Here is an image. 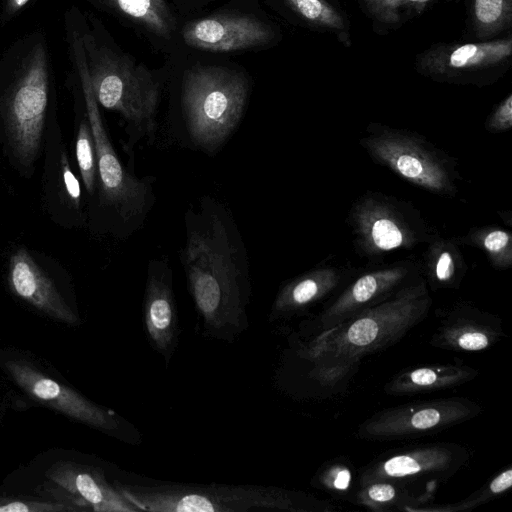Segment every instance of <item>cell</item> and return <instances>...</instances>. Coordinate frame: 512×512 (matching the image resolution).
Segmentation results:
<instances>
[{
    "label": "cell",
    "instance_id": "7a4b0ae2",
    "mask_svg": "<svg viewBox=\"0 0 512 512\" xmlns=\"http://www.w3.org/2000/svg\"><path fill=\"white\" fill-rule=\"evenodd\" d=\"M69 43L80 76L87 119L95 145L99 203L109 217L111 230L117 237L126 239L141 229L155 203V178L137 177L118 157L93 93L79 31H69Z\"/></svg>",
    "mask_w": 512,
    "mask_h": 512
},
{
    "label": "cell",
    "instance_id": "7c38bea8",
    "mask_svg": "<svg viewBox=\"0 0 512 512\" xmlns=\"http://www.w3.org/2000/svg\"><path fill=\"white\" fill-rule=\"evenodd\" d=\"M144 324L150 344L169 363L178 344L179 321L173 290V270L165 256L147 267Z\"/></svg>",
    "mask_w": 512,
    "mask_h": 512
},
{
    "label": "cell",
    "instance_id": "4dcf8cb0",
    "mask_svg": "<svg viewBox=\"0 0 512 512\" xmlns=\"http://www.w3.org/2000/svg\"><path fill=\"white\" fill-rule=\"evenodd\" d=\"M287 2L309 20H319L324 15V6L320 0H287Z\"/></svg>",
    "mask_w": 512,
    "mask_h": 512
},
{
    "label": "cell",
    "instance_id": "484cf974",
    "mask_svg": "<svg viewBox=\"0 0 512 512\" xmlns=\"http://www.w3.org/2000/svg\"><path fill=\"white\" fill-rule=\"evenodd\" d=\"M485 130L489 133L507 132L512 127V95H508L504 101L492 112L484 123Z\"/></svg>",
    "mask_w": 512,
    "mask_h": 512
},
{
    "label": "cell",
    "instance_id": "ba28073f",
    "mask_svg": "<svg viewBox=\"0 0 512 512\" xmlns=\"http://www.w3.org/2000/svg\"><path fill=\"white\" fill-rule=\"evenodd\" d=\"M355 253L367 260L426 245L439 232L410 202L379 191H366L346 218Z\"/></svg>",
    "mask_w": 512,
    "mask_h": 512
},
{
    "label": "cell",
    "instance_id": "2e32d148",
    "mask_svg": "<svg viewBox=\"0 0 512 512\" xmlns=\"http://www.w3.org/2000/svg\"><path fill=\"white\" fill-rule=\"evenodd\" d=\"M354 272L355 269L350 266L323 262L290 279L279 289L271 306L269 320L304 311L346 284Z\"/></svg>",
    "mask_w": 512,
    "mask_h": 512
},
{
    "label": "cell",
    "instance_id": "d6986e66",
    "mask_svg": "<svg viewBox=\"0 0 512 512\" xmlns=\"http://www.w3.org/2000/svg\"><path fill=\"white\" fill-rule=\"evenodd\" d=\"M456 464L455 455L448 448L431 447L395 455L366 473L365 481L405 479L432 472H448Z\"/></svg>",
    "mask_w": 512,
    "mask_h": 512
},
{
    "label": "cell",
    "instance_id": "5b68a950",
    "mask_svg": "<svg viewBox=\"0 0 512 512\" xmlns=\"http://www.w3.org/2000/svg\"><path fill=\"white\" fill-rule=\"evenodd\" d=\"M139 511L254 512L306 510L302 497L278 487L259 485L115 483Z\"/></svg>",
    "mask_w": 512,
    "mask_h": 512
},
{
    "label": "cell",
    "instance_id": "4fadbf2b",
    "mask_svg": "<svg viewBox=\"0 0 512 512\" xmlns=\"http://www.w3.org/2000/svg\"><path fill=\"white\" fill-rule=\"evenodd\" d=\"M263 21L243 14L213 15L187 24L183 39L191 47L211 52H231L262 46L272 38Z\"/></svg>",
    "mask_w": 512,
    "mask_h": 512
},
{
    "label": "cell",
    "instance_id": "e575fe53",
    "mask_svg": "<svg viewBox=\"0 0 512 512\" xmlns=\"http://www.w3.org/2000/svg\"><path fill=\"white\" fill-rule=\"evenodd\" d=\"M409 1H412V2H426L428 0H409Z\"/></svg>",
    "mask_w": 512,
    "mask_h": 512
},
{
    "label": "cell",
    "instance_id": "8fae6325",
    "mask_svg": "<svg viewBox=\"0 0 512 512\" xmlns=\"http://www.w3.org/2000/svg\"><path fill=\"white\" fill-rule=\"evenodd\" d=\"M5 365L15 382L37 401L94 428L114 435L119 433L122 424L113 412L95 405L25 361L13 360Z\"/></svg>",
    "mask_w": 512,
    "mask_h": 512
},
{
    "label": "cell",
    "instance_id": "9a60e30c",
    "mask_svg": "<svg viewBox=\"0 0 512 512\" xmlns=\"http://www.w3.org/2000/svg\"><path fill=\"white\" fill-rule=\"evenodd\" d=\"M473 405L443 400L399 407L373 417L365 432L375 437H399L438 431L472 415Z\"/></svg>",
    "mask_w": 512,
    "mask_h": 512
},
{
    "label": "cell",
    "instance_id": "ac0fdd59",
    "mask_svg": "<svg viewBox=\"0 0 512 512\" xmlns=\"http://www.w3.org/2000/svg\"><path fill=\"white\" fill-rule=\"evenodd\" d=\"M425 246L420 261L427 285L433 289L458 288L468 267L455 237L438 234Z\"/></svg>",
    "mask_w": 512,
    "mask_h": 512
},
{
    "label": "cell",
    "instance_id": "8992f818",
    "mask_svg": "<svg viewBox=\"0 0 512 512\" xmlns=\"http://www.w3.org/2000/svg\"><path fill=\"white\" fill-rule=\"evenodd\" d=\"M248 91L247 79L232 69L197 66L186 71L182 112L189 143L206 154L216 153L240 123Z\"/></svg>",
    "mask_w": 512,
    "mask_h": 512
},
{
    "label": "cell",
    "instance_id": "7402d4cb",
    "mask_svg": "<svg viewBox=\"0 0 512 512\" xmlns=\"http://www.w3.org/2000/svg\"><path fill=\"white\" fill-rule=\"evenodd\" d=\"M471 373L455 367L431 368L422 367L398 377L392 385V390L402 392H421L455 385Z\"/></svg>",
    "mask_w": 512,
    "mask_h": 512
},
{
    "label": "cell",
    "instance_id": "83f0119b",
    "mask_svg": "<svg viewBox=\"0 0 512 512\" xmlns=\"http://www.w3.org/2000/svg\"><path fill=\"white\" fill-rule=\"evenodd\" d=\"M61 173L66 193L75 208L78 209L81 199V187L78 179L70 169L65 153L61 156Z\"/></svg>",
    "mask_w": 512,
    "mask_h": 512
},
{
    "label": "cell",
    "instance_id": "5bb4252c",
    "mask_svg": "<svg viewBox=\"0 0 512 512\" xmlns=\"http://www.w3.org/2000/svg\"><path fill=\"white\" fill-rule=\"evenodd\" d=\"M48 478L67 492L63 503L80 511L138 512L100 470L75 463H57L46 473Z\"/></svg>",
    "mask_w": 512,
    "mask_h": 512
},
{
    "label": "cell",
    "instance_id": "cb8c5ba5",
    "mask_svg": "<svg viewBox=\"0 0 512 512\" xmlns=\"http://www.w3.org/2000/svg\"><path fill=\"white\" fill-rule=\"evenodd\" d=\"M449 344L465 350L480 351L487 348L495 334L489 333L487 328H480L477 325H461L446 333Z\"/></svg>",
    "mask_w": 512,
    "mask_h": 512
},
{
    "label": "cell",
    "instance_id": "f546056e",
    "mask_svg": "<svg viewBox=\"0 0 512 512\" xmlns=\"http://www.w3.org/2000/svg\"><path fill=\"white\" fill-rule=\"evenodd\" d=\"M366 497L374 503H389L396 498V489L389 483L374 482L367 488Z\"/></svg>",
    "mask_w": 512,
    "mask_h": 512
},
{
    "label": "cell",
    "instance_id": "e0dca14e",
    "mask_svg": "<svg viewBox=\"0 0 512 512\" xmlns=\"http://www.w3.org/2000/svg\"><path fill=\"white\" fill-rule=\"evenodd\" d=\"M8 281L16 295L43 313L67 324L79 322L78 316L27 250L18 249L11 255Z\"/></svg>",
    "mask_w": 512,
    "mask_h": 512
},
{
    "label": "cell",
    "instance_id": "52a82bcc",
    "mask_svg": "<svg viewBox=\"0 0 512 512\" xmlns=\"http://www.w3.org/2000/svg\"><path fill=\"white\" fill-rule=\"evenodd\" d=\"M359 145L378 165L433 195L455 198L463 177L457 159L422 134L371 123Z\"/></svg>",
    "mask_w": 512,
    "mask_h": 512
},
{
    "label": "cell",
    "instance_id": "30bf717a",
    "mask_svg": "<svg viewBox=\"0 0 512 512\" xmlns=\"http://www.w3.org/2000/svg\"><path fill=\"white\" fill-rule=\"evenodd\" d=\"M423 277L421 261L409 258L366 270L347 283L325 308L321 323L331 327L375 306Z\"/></svg>",
    "mask_w": 512,
    "mask_h": 512
},
{
    "label": "cell",
    "instance_id": "d4e9b609",
    "mask_svg": "<svg viewBox=\"0 0 512 512\" xmlns=\"http://www.w3.org/2000/svg\"><path fill=\"white\" fill-rule=\"evenodd\" d=\"M74 512L75 506L63 502H44L0 497V512Z\"/></svg>",
    "mask_w": 512,
    "mask_h": 512
},
{
    "label": "cell",
    "instance_id": "d6a6232c",
    "mask_svg": "<svg viewBox=\"0 0 512 512\" xmlns=\"http://www.w3.org/2000/svg\"><path fill=\"white\" fill-rule=\"evenodd\" d=\"M351 480V474L349 470L342 469L337 472L334 477V487L338 490H345L348 488Z\"/></svg>",
    "mask_w": 512,
    "mask_h": 512
},
{
    "label": "cell",
    "instance_id": "f1b7e54d",
    "mask_svg": "<svg viewBox=\"0 0 512 512\" xmlns=\"http://www.w3.org/2000/svg\"><path fill=\"white\" fill-rule=\"evenodd\" d=\"M503 11V0H476L475 13L477 19L484 24L496 22Z\"/></svg>",
    "mask_w": 512,
    "mask_h": 512
},
{
    "label": "cell",
    "instance_id": "4316f807",
    "mask_svg": "<svg viewBox=\"0 0 512 512\" xmlns=\"http://www.w3.org/2000/svg\"><path fill=\"white\" fill-rule=\"evenodd\" d=\"M488 51L489 48L484 46L466 44L452 52L449 62L453 67H465L483 60Z\"/></svg>",
    "mask_w": 512,
    "mask_h": 512
},
{
    "label": "cell",
    "instance_id": "836d02e7",
    "mask_svg": "<svg viewBox=\"0 0 512 512\" xmlns=\"http://www.w3.org/2000/svg\"><path fill=\"white\" fill-rule=\"evenodd\" d=\"M28 1L29 0H8L6 5V13L8 15H13L23 6H25L28 3Z\"/></svg>",
    "mask_w": 512,
    "mask_h": 512
},
{
    "label": "cell",
    "instance_id": "ffe728a7",
    "mask_svg": "<svg viewBox=\"0 0 512 512\" xmlns=\"http://www.w3.org/2000/svg\"><path fill=\"white\" fill-rule=\"evenodd\" d=\"M454 237L459 245L483 252L494 269L507 270L512 266V234L508 229L497 225L476 226Z\"/></svg>",
    "mask_w": 512,
    "mask_h": 512
},
{
    "label": "cell",
    "instance_id": "44dd1931",
    "mask_svg": "<svg viewBox=\"0 0 512 512\" xmlns=\"http://www.w3.org/2000/svg\"><path fill=\"white\" fill-rule=\"evenodd\" d=\"M102 1L161 38L173 35L175 22L165 0Z\"/></svg>",
    "mask_w": 512,
    "mask_h": 512
},
{
    "label": "cell",
    "instance_id": "603a6c76",
    "mask_svg": "<svg viewBox=\"0 0 512 512\" xmlns=\"http://www.w3.org/2000/svg\"><path fill=\"white\" fill-rule=\"evenodd\" d=\"M76 158L83 183L90 195H93L97 183V161L95 145L88 119L79 125L76 137Z\"/></svg>",
    "mask_w": 512,
    "mask_h": 512
},
{
    "label": "cell",
    "instance_id": "3957f363",
    "mask_svg": "<svg viewBox=\"0 0 512 512\" xmlns=\"http://www.w3.org/2000/svg\"><path fill=\"white\" fill-rule=\"evenodd\" d=\"M80 34L97 103L117 112L126 124V150L131 163L136 143L154 139L159 82L144 66L100 41L88 27Z\"/></svg>",
    "mask_w": 512,
    "mask_h": 512
},
{
    "label": "cell",
    "instance_id": "277c9868",
    "mask_svg": "<svg viewBox=\"0 0 512 512\" xmlns=\"http://www.w3.org/2000/svg\"><path fill=\"white\" fill-rule=\"evenodd\" d=\"M50 65L39 33L17 41L0 60L1 107L15 158L30 167L38 153L48 106Z\"/></svg>",
    "mask_w": 512,
    "mask_h": 512
},
{
    "label": "cell",
    "instance_id": "1f68e13d",
    "mask_svg": "<svg viewBox=\"0 0 512 512\" xmlns=\"http://www.w3.org/2000/svg\"><path fill=\"white\" fill-rule=\"evenodd\" d=\"M512 485V470L508 469L502 473H500L496 478H494L490 485L489 490L493 494H499L501 492L506 491Z\"/></svg>",
    "mask_w": 512,
    "mask_h": 512
},
{
    "label": "cell",
    "instance_id": "9c48e42d",
    "mask_svg": "<svg viewBox=\"0 0 512 512\" xmlns=\"http://www.w3.org/2000/svg\"><path fill=\"white\" fill-rule=\"evenodd\" d=\"M427 286L421 277L383 302L349 318L321 347L347 355L383 347L426 314L431 305Z\"/></svg>",
    "mask_w": 512,
    "mask_h": 512
},
{
    "label": "cell",
    "instance_id": "6da1fadb",
    "mask_svg": "<svg viewBox=\"0 0 512 512\" xmlns=\"http://www.w3.org/2000/svg\"><path fill=\"white\" fill-rule=\"evenodd\" d=\"M184 225L180 261L204 332L231 342L248 328L252 293L240 230L229 208L208 195L187 209Z\"/></svg>",
    "mask_w": 512,
    "mask_h": 512
}]
</instances>
